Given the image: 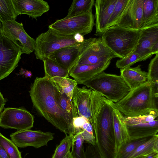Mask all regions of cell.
<instances>
[{"instance_id":"6da1fadb","label":"cell","mask_w":158,"mask_h":158,"mask_svg":"<svg viewBox=\"0 0 158 158\" xmlns=\"http://www.w3.org/2000/svg\"><path fill=\"white\" fill-rule=\"evenodd\" d=\"M56 84L48 77H37L30 88V95L38 112L65 135L73 136V124L60 108L56 98Z\"/></svg>"},{"instance_id":"7a4b0ae2","label":"cell","mask_w":158,"mask_h":158,"mask_svg":"<svg viewBox=\"0 0 158 158\" xmlns=\"http://www.w3.org/2000/svg\"><path fill=\"white\" fill-rule=\"evenodd\" d=\"M157 83L148 81L131 89L119 102L113 103L114 107L126 117H135L158 110Z\"/></svg>"},{"instance_id":"3957f363","label":"cell","mask_w":158,"mask_h":158,"mask_svg":"<svg viewBox=\"0 0 158 158\" xmlns=\"http://www.w3.org/2000/svg\"><path fill=\"white\" fill-rule=\"evenodd\" d=\"M142 29L133 30L117 25L106 28L101 38L105 45L120 58L127 56L135 50Z\"/></svg>"},{"instance_id":"277c9868","label":"cell","mask_w":158,"mask_h":158,"mask_svg":"<svg viewBox=\"0 0 158 158\" xmlns=\"http://www.w3.org/2000/svg\"><path fill=\"white\" fill-rule=\"evenodd\" d=\"M77 84L85 85L114 103L121 100L131 90L120 75L107 73L104 71Z\"/></svg>"},{"instance_id":"5b68a950","label":"cell","mask_w":158,"mask_h":158,"mask_svg":"<svg viewBox=\"0 0 158 158\" xmlns=\"http://www.w3.org/2000/svg\"><path fill=\"white\" fill-rule=\"evenodd\" d=\"M94 16L92 11L56 20L48 28L56 33L66 36L79 33L83 36L92 31L95 25Z\"/></svg>"},{"instance_id":"8992f818","label":"cell","mask_w":158,"mask_h":158,"mask_svg":"<svg viewBox=\"0 0 158 158\" xmlns=\"http://www.w3.org/2000/svg\"><path fill=\"white\" fill-rule=\"evenodd\" d=\"M35 40V54L37 59L43 61L62 48L79 44L73 36L62 35L49 28L47 31L40 35Z\"/></svg>"},{"instance_id":"52a82bcc","label":"cell","mask_w":158,"mask_h":158,"mask_svg":"<svg viewBox=\"0 0 158 158\" xmlns=\"http://www.w3.org/2000/svg\"><path fill=\"white\" fill-rule=\"evenodd\" d=\"M2 24L1 34L18 47L22 53L30 54L34 51L35 40L27 33L22 23L13 20L2 22Z\"/></svg>"},{"instance_id":"ba28073f","label":"cell","mask_w":158,"mask_h":158,"mask_svg":"<svg viewBox=\"0 0 158 158\" xmlns=\"http://www.w3.org/2000/svg\"><path fill=\"white\" fill-rule=\"evenodd\" d=\"M22 53L13 42L0 35V81L8 76L18 66Z\"/></svg>"},{"instance_id":"9c48e42d","label":"cell","mask_w":158,"mask_h":158,"mask_svg":"<svg viewBox=\"0 0 158 158\" xmlns=\"http://www.w3.org/2000/svg\"><path fill=\"white\" fill-rule=\"evenodd\" d=\"M34 122L33 116L22 108H6L0 114V127L5 128L30 130Z\"/></svg>"},{"instance_id":"30bf717a","label":"cell","mask_w":158,"mask_h":158,"mask_svg":"<svg viewBox=\"0 0 158 158\" xmlns=\"http://www.w3.org/2000/svg\"><path fill=\"white\" fill-rule=\"evenodd\" d=\"M117 57H118L105 45L101 37L94 38L75 65L94 64Z\"/></svg>"},{"instance_id":"8fae6325","label":"cell","mask_w":158,"mask_h":158,"mask_svg":"<svg viewBox=\"0 0 158 158\" xmlns=\"http://www.w3.org/2000/svg\"><path fill=\"white\" fill-rule=\"evenodd\" d=\"M11 140L18 147L24 148L31 146L38 148L47 145L54 139V134L51 132L30 130L17 131L10 135Z\"/></svg>"},{"instance_id":"7c38bea8","label":"cell","mask_w":158,"mask_h":158,"mask_svg":"<svg viewBox=\"0 0 158 158\" xmlns=\"http://www.w3.org/2000/svg\"><path fill=\"white\" fill-rule=\"evenodd\" d=\"M94 38L85 39L82 43L62 48L51 55L49 58L61 65L69 71Z\"/></svg>"},{"instance_id":"4fadbf2b","label":"cell","mask_w":158,"mask_h":158,"mask_svg":"<svg viewBox=\"0 0 158 158\" xmlns=\"http://www.w3.org/2000/svg\"><path fill=\"white\" fill-rule=\"evenodd\" d=\"M143 0H130L117 24L133 30L141 29L143 22Z\"/></svg>"},{"instance_id":"5bb4252c","label":"cell","mask_w":158,"mask_h":158,"mask_svg":"<svg viewBox=\"0 0 158 158\" xmlns=\"http://www.w3.org/2000/svg\"><path fill=\"white\" fill-rule=\"evenodd\" d=\"M17 15L25 14L37 19L48 11L50 6L43 0H12Z\"/></svg>"},{"instance_id":"9a60e30c","label":"cell","mask_w":158,"mask_h":158,"mask_svg":"<svg viewBox=\"0 0 158 158\" xmlns=\"http://www.w3.org/2000/svg\"><path fill=\"white\" fill-rule=\"evenodd\" d=\"M117 0H97L94 3L96 31L95 35L101 36L106 29L109 20Z\"/></svg>"},{"instance_id":"2e32d148","label":"cell","mask_w":158,"mask_h":158,"mask_svg":"<svg viewBox=\"0 0 158 158\" xmlns=\"http://www.w3.org/2000/svg\"><path fill=\"white\" fill-rule=\"evenodd\" d=\"M141 29L139 38L133 51L141 56L144 61L152 56L151 49L158 43V25Z\"/></svg>"},{"instance_id":"e0dca14e","label":"cell","mask_w":158,"mask_h":158,"mask_svg":"<svg viewBox=\"0 0 158 158\" xmlns=\"http://www.w3.org/2000/svg\"><path fill=\"white\" fill-rule=\"evenodd\" d=\"M92 89L85 86L74 88L72 101L78 117L83 116L90 122Z\"/></svg>"},{"instance_id":"ac0fdd59","label":"cell","mask_w":158,"mask_h":158,"mask_svg":"<svg viewBox=\"0 0 158 158\" xmlns=\"http://www.w3.org/2000/svg\"><path fill=\"white\" fill-rule=\"evenodd\" d=\"M111 60L94 64L76 65L69 72V75L77 83L89 80L104 71L109 67Z\"/></svg>"},{"instance_id":"d6986e66","label":"cell","mask_w":158,"mask_h":158,"mask_svg":"<svg viewBox=\"0 0 158 158\" xmlns=\"http://www.w3.org/2000/svg\"><path fill=\"white\" fill-rule=\"evenodd\" d=\"M126 125L131 140L152 136L158 134L157 118L149 122Z\"/></svg>"},{"instance_id":"ffe728a7","label":"cell","mask_w":158,"mask_h":158,"mask_svg":"<svg viewBox=\"0 0 158 158\" xmlns=\"http://www.w3.org/2000/svg\"><path fill=\"white\" fill-rule=\"evenodd\" d=\"M113 103L114 127L116 151L117 155L118 150L121 146L131 140L124 122V117L122 114L114 107Z\"/></svg>"},{"instance_id":"44dd1931","label":"cell","mask_w":158,"mask_h":158,"mask_svg":"<svg viewBox=\"0 0 158 158\" xmlns=\"http://www.w3.org/2000/svg\"><path fill=\"white\" fill-rule=\"evenodd\" d=\"M141 65L120 69V75L131 90L136 88L147 81V73L142 71Z\"/></svg>"},{"instance_id":"7402d4cb","label":"cell","mask_w":158,"mask_h":158,"mask_svg":"<svg viewBox=\"0 0 158 158\" xmlns=\"http://www.w3.org/2000/svg\"><path fill=\"white\" fill-rule=\"evenodd\" d=\"M158 25V0H143L141 29Z\"/></svg>"},{"instance_id":"603a6c76","label":"cell","mask_w":158,"mask_h":158,"mask_svg":"<svg viewBox=\"0 0 158 158\" xmlns=\"http://www.w3.org/2000/svg\"><path fill=\"white\" fill-rule=\"evenodd\" d=\"M56 85L57 101L60 108L73 124V119L78 117L75 107L72 100L63 92L58 85Z\"/></svg>"},{"instance_id":"cb8c5ba5","label":"cell","mask_w":158,"mask_h":158,"mask_svg":"<svg viewBox=\"0 0 158 158\" xmlns=\"http://www.w3.org/2000/svg\"><path fill=\"white\" fill-rule=\"evenodd\" d=\"M43 61L45 76L50 79L56 77H69V71L63 66L49 58Z\"/></svg>"},{"instance_id":"d4e9b609","label":"cell","mask_w":158,"mask_h":158,"mask_svg":"<svg viewBox=\"0 0 158 158\" xmlns=\"http://www.w3.org/2000/svg\"><path fill=\"white\" fill-rule=\"evenodd\" d=\"M94 3V0H74L67 16H73L92 11Z\"/></svg>"},{"instance_id":"484cf974","label":"cell","mask_w":158,"mask_h":158,"mask_svg":"<svg viewBox=\"0 0 158 158\" xmlns=\"http://www.w3.org/2000/svg\"><path fill=\"white\" fill-rule=\"evenodd\" d=\"M152 137L131 140L122 145L118 150L117 158H128L139 145L148 141Z\"/></svg>"},{"instance_id":"4316f807","label":"cell","mask_w":158,"mask_h":158,"mask_svg":"<svg viewBox=\"0 0 158 158\" xmlns=\"http://www.w3.org/2000/svg\"><path fill=\"white\" fill-rule=\"evenodd\" d=\"M17 16L12 0H0V20L1 23L15 20Z\"/></svg>"},{"instance_id":"83f0119b","label":"cell","mask_w":158,"mask_h":158,"mask_svg":"<svg viewBox=\"0 0 158 158\" xmlns=\"http://www.w3.org/2000/svg\"><path fill=\"white\" fill-rule=\"evenodd\" d=\"M157 138L158 134L152 136L148 141L139 145L128 158L146 156L154 152L153 149V146Z\"/></svg>"},{"instance_id":"f1b7e54d","label":"cell","mask_w":158,"mask_h":158,"mask_svg":"<svg viewBox=\"0 0 158 158\" xmlns=\"http://www.w3.org/2000/svg\"><path fill=\"white\" fill-rule=\"evenodd\" d=\"M50 80L56 83L63 92L72 100L73 92L77 83L74 80L68 77H54Z\"/></svg>"},{"instance_id":"f546056e","label":"cell","mask_w":158,"mask_h":158,"mask_svg":"<svg viewBox=\"0 0 158 158\" xmlns=\"http://www.w3.org/2000/svg\"><path fill=\"white\" fill-rule=\"evenodd\" d=\"M73 136L66 135L56 147L52 158H63L70 151L73 144Z\"/></svg>"},{"instance_id":"4dcf8cb0","label":"cell","mask_w":158,"mask_h":158,"mask_svg":"<svg viewBox=\"0 0 158 158\" xmlns=\"http://www.w3.org/2000/svg\"><path fill=\"white\" fill-rule=\"evenodd\" d=\"M130 0H117L113 12L109 20L107 28L116 24L125 10Z\"/></svg>"},{"instance_id":"1f68e13d","label":"cell","mask_w":158,"mask_h":158,"mask_svg":"<svg viewBox=\"0 0 158 158\" xmlns=\"http://www.w3.org/2000/svg\"><path fill=\"white\" fill-rule=\"evenodd\" d=\"M0 144L10 158H22L18 147L11 140L3 135L0 132Z\"/></svg>"},{"instance_id":"d6a6232c","label":"cell","mask_w":158,"mask_h":158,"mask_svg":"<svg viewBox=\"0 0 158 158\" xmlns=\"http://www.w3.org/2000/svg\"><path fill=\"white\" fill-rule=\"evenodd\" d=\"M158 116V110H153L143 115L135 117H124V122L126 125H134L141 123H148L152 121Z\"/></svg>"},{"instance_id":"836d02e7","label":"cell","mask_w":158,"mask_h":158,"mask_svg":"<svg viewBox=\"0 0 158 158\" xmlns=\"http://www.w3.org/2000/svg\"><path fill=\"white\" fill-rule=\"evenodd\" d=\"M84 141L81 131L76 133L74 135L72 149L71 152L73 158H85V150L83 145Z\"/></svg>"},{"instance_id":"e575fe53","label":"cell","mask_w":158,"mask_h":158,"mask_svg":"<svg viewBox=\"0 0 158 158\" xmlns=\"http://www.w3.org/2000/svg\"><path fill=\"white\" fill-rule=\"evenodd\" d=\"M143 61V58L138 53L133 51L128 55L118 60L116 66L120 69L130 67L136 63Z\"/></svg>"},{"instance_id":"d590c367","label":"cell","mask_w":158,"mask_h":158,"mask_svg":"<svg viewBox=\"0 0 158 158\" xmlns=\"http://www.w3.org/2000/svg\"><path fill=\"white\" fill-rule=\"evenodd\" d=\"M147 81L153 83H158V53L156 54L149 64Z\"/></svg>"},{"instance_id":"8d00e7d4","label":"cell","mask_w":158,"mask_h":158,"mask_svg":"<svg viewBox=\"0 0 158 158\" xmlns=\"http://www.w3.org/2000/svg\"><path fill=\"white\" fill-rule=\"evenodd\" d=\"M85 158H103L96 145L88 143L85 150Z\"/></svg>"},{"instance_id":"74e56055","label":"cell","mask_w":158,"mask_h":158,"mask_svg":"<svg viewBox=\"0 0 158 158\" xmlns=\"http://www.w3.org/2000/svg\"><path fill=\"white\" fill-rule=\"evenodd\" d=\"M87 121H89L83 116H79L74 118L73 119V124L75 129V134L81 131V129L82 126Z\"/></svg>"},{"instance_id":"f35d334b","label":"cell","mask_w":158,"mask_h":158,"mask_svg":"<svg viewBox=\"0 0 158 158\" xmlns=\"http://www.w3.org/2000/svg\"><path fill=\"white\" fill-rule=\"evenodd\" d=\"M82 136L84 140L88 143L96 145L95 138L94 136L84 130L81 131Z\"/></svg>"},{"instance_id":"ab89813d","label":"cell","mask_w":158,"mask_h":158,"mask_svg":"<svg viewBox=\"0 0 158 158\" xmlns=\"http://www.w3.org/2000/svg\"><path fill=\"white\" fill-rule=\"evenodd\" d=\"M81 130H84L94 135L92 125L89 121L85 122L82 126L81 129Z\"/></svg>"},{"instance_id":"60d3db41","label":"cell","mask_w":158,"mask_h":158,"mask_svg":"<svg viewBox=\"0 0 158 158\" xmlns=\"http://www.w3.org/2000/svg\"><path fill=\"white\" fill-rule=\"evenodd\" d=\"M7 101V100L4 98L0 90V114L4 108V106Z\"/></svg>"},{"instance_id":"b9f144b4","label":"cell","mask_w":158,"mask_h":158,"mask_svg":"<svg viewBox=\"0 0 158 158\" xmlns=\"http://www.w3.org/2000/svg\"><path fill=\"white\" fill-rule=\"evenodd\" d=\"M75 40L78 43H82L85 40L84 36L80 34L77 33L73 36Z\"/></svg>"},{"instance_id":"7bdbcfd3","label":"cell","mask_w":158,"mask_h":158,"mask_svg":"<svg viewBox=\"0 0 158 158\" xmlns=\"http://www.w3.org/2000/svg\"><path fill=\"white\" fill-rule=\"evenodd\" d=\"M0 158H10L5 150L0 144Z\"/></svg>"},{"instance_id":"ee69618b","label":"cell","mask_w":158,"mask_h":158,"mask_svg":"<svg viewBox=\"0 0 158 158\" xmlns=\"http://www.w3.org/2000/svg\"><path fill=\"white\" fill-rule=\"evenodd\" d=\"M158 157V153L154 152L146 156V158H157Z\"/></svg>"},{"instance_id":"f6af8a7d","label":"cell","mask_w":158,"mask_h":158,"mask_svg":"<svg viewBox=\"0 0 158 158\" xmlns=\"http://www.w3.org/2000/svg\"><path fill=\"white\" fill-rule=\"evenodd\" d=\"M153 149L154 152L158 153V138L156 139L155 143Z\"/></svg>"},{"instance_id":"bcb514c9","label":"cell","mask_w":158,"mask_h":158,"mask_svg":"<svg viewBox=\"0 0 158 158\" xmlns=\"http://www.w3.org/2000/svg\"><path fill=\"white\" fill-rule=\"evenodd\" d=\"M63 158H73L71 152H69Z\"/></svg>"},{"instance_id":"7dc6e473","label":"cell","mask_w":158,"mask_h":158,"mask_svg":"<svg viewBox=\"0 0 158 158\" xmlns=\"http://www.w3.org/2000/svg\"><path fill=\"white\" fill-rule=\"evenodd\" d=\"M25 76L26 77H30L32 75L31 72L28 71H27L26 72H25Z\"/></svg>"},{"instance_id":"c3c4849f","label":"cell","mask_w":158,"mask_h":158,"mask_svg":"<svg viewBox=\"0 0 158 158\" xmlns=\"http://www.w3.org/2000/svg\"><path fill=\"white\" fill-rule=\"evenodd\" d=\"M2 27V23L0 20V35H1V33Z\"/></svg>"},{"instance_id":"681fc988","label":"cell","mask_w":158,"mask_h":158,"mask_svg":"<svg viewBox=\"0 0 158 158\" xmlns=\"http://www.w3.org/2000/svg\"><path fill=\"white\" fill-rule=\"evenodd\" d=\"M136 158H146V156H142V157H137Z\"/></svg>"},{"instance_id":"f907efd6","label":"cell","mask_w":158,"mask_h":158,"mask_svg":"<svg viewBox=\"0 0 158 158\" xmlns=\"http://www.w3.org/2000/svg\"></svg>"}]
</instances>
